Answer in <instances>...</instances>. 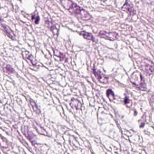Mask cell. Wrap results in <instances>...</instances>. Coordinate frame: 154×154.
<instances>
[{
	"label": "cell",
	"instance_id": "1",
	"mask_svg": "<svg viewBox=\"0 0 154 154\" xmlns=\"http://www.w3.org/2000/svg\"><path fill=\"white\" fill-rule=\"evenodd\" d=\"M60 2L62 6L68 10L69 12L74 14L79 19L84 21H87L92 18V16L88 12L72 1L65 0L61 1Z\"/></svg>",
	"mask_w": 154,
	"mask_h": 154
},
{
	"label": "cell",
	"instance_id": "2",
	"mask_svg": "<svg viewBox=\"0 0 154 154\" xmlns=\"http://www.w3.org/2000/svg\"><path fill=\"white\" fill-rule=\"evenodd\" d=\"M98 36L103 39H106L110 41H114L118 39V34L116 32H108L102 30L100 31Z\"/></svg>",
	"mask_w": 154,
	"mask_h": 154
},
{
	"label": "cell",
	"instance_id": "3",
	"mask_svg": "<svg viewBox=\"0 0 154 154\" xmlns=\"http://www.w3.org/2000/svg\"><path fill=\"white\" fill-rule=\"evenodd\" d=\"M92 72L96 79L98 80L102 84H107V83L108 82V77L106 76L101 72L96 69L95 67L92 69Z\"/></svg>",
	"mask_w": 154,
	"mask_h": 154
},
{
	"label": "cell",
	"instance_id": "4",
	"mask_svg": "<svg viewBox=\"0 0 154 154\" xmlns=\"http://www.w3.org/2000/svg\"><path fill=\"white\" fill-rule=\"evenodd\" d=\"M142 66L143 70L148 75L154 74V64L151 62L144 60L142 63Z\"/></svg>",
	"mask_w": 154,
	"mask_h": 154
},
{
	"label": "cell",
	"instance_id": "5",
	"mask_svg": "<svg viewBox=\"0 0 154 154\" xmlns=\"http://www.w3.org/2000/svg\"><path fill=\"white\" fill-rule=\"evenodd\" d=\"M21 130H22L23 134L25 135V137H26L30 141L33 143V144H34L36 143V140L35 136L33 134V133L32 132H31L29 130V129L27 127L23 126L21 128Z\"/></svg>",
	"mask_w": 154,
	"mask_h": 154
},
{
	"label": "cell",
	"instance_id": "6",
	"mask_svg": "<svg viewBox=\"0 0 154 154\" xmlns=\"http://www.w3.org/2000/svg\"><path fill=\"white\" fill-rule=\"evenodd\" d=\"M23 56L24 59L29 63V65L33 66H36L37 65V61L29 53L27 52H24Z\"/></svg>",
	"mask_w": 154,
	"mask_h": 154
},
{
	"label": "cell",
	"instance_id": "7",
	"mask_svg": "<svg viewBox=\"0 0 154 154\" xmlns=\"http://www.w3.org/2000/svg\"><path fill=\"white\" fill-rule=\"evenodd\" d=\"M122 10L126 11L130 15H133L136 13V11L133 8V6L128 1H126L124 6L122 7Z\"/></svg>",
	"mask_w": 154,
	"mask_h": 154
},
{
	"label": "cell",
	"instance_id": "8",
	"mask_svg": "<svg viewBox=\"0 0 154 154\" xmlns=\"http://www.w3.org/2000/svg\"><path fill=\"white\" fill-rule=\"evenodd\" d=\"M1 28L6 33L8 37L10 38V39H15V35L14 34L13 32L12 31V30L10 29L9 27L6 26V25H4V24H2L1 25Z\"/></svg>",
	"mask_w": 154,
	"mask_h": 154
},
{
	"label": "cell",
	"instance_id": "9",
	"mask_svg": "<svg viewBox=\"0 0 154 154\" xmlns=\"http://www.w3.org/2000/svg\"><path fill=\"white\" fill-rule=\"evenodd\" d=\"M45 23H46V26H47V27L49 28L50 31H52L54 34H56V33H58L56 25L54 24L52 21H50L48 20H46L45 21Z\"/></svg>",
	"mask_w": 154,
	"mask_h": 154
},
{
	"label": "cell",
	"instance_id": "10",
	"mask_svg": "<svg viewBox=\"0 0 154 154\" xmlns=\"http://www.w3.org/2000/svg\"><path fill=\"white\" fill-rule=\"evenodd\" d=\"M79 34L82 35V36L84 38V39H86L95 42L96 39L93 36V35L91 33H88L86 31H82L79 33Z\"/></svg>",
	"mask_w": 154,
	"mask_h": 154
},
{
	"label": "cell",
	"instance_id": "11",
	"mask_svg": "<svg viewBox=\"0 0 154 154\" xmlns=\"http://www.w3.org/2000/svg\"><path fill=\"white\" fill-rule=\"evenodd\" d=\"M70 105L73 108H75L76 109H80L81 107V104L80 102L77 99H73L70 103Z\"/></svg>",
	"mask_w": 154,
	"mask_h": 154
},
{
	"label": "cell",
	"instance_id": "12",
	"mask_svg": "<svg viewBox=\"0 0 154 154\" xmlns=\"http://www.w3.org/2000/svg\"><path fill=\"white\" fill-rule=\"evenodd\" d=\"M54 55L60 58V61H65V62H67V61L66 57V55L63 53L59 52L57 50H55L54 51Z\"/></svg>",
	"mask_w": 154,
	"mask_h": 154
},
{
	"label": "cell",
	"instance_id": "13",
	"mask_svg": "<svg viewBox=\"0 0 154 154\" xmlns=\"http://www.w3.org/2000/svg\"><path fill=\"white\" fill-rule=\"evenodd\" d=\"M31 19H32V21L34 22L35 24H38L39 23L40 19V17L38 15V13L37 11H35L32 14Z\"/></svg>",
	"mask_w": 154,
	"mask_h": 154
},
{
	"label": "cell",
	"instance_id": "14",
	"mask_svg": "<svg viewBox=\"0 0 154 154\" xmlns=\"http://www.w3.org/2000/svg\"><path fill=\"white\" fill-rule=\"evenodd\" d=\"M106 96L110 101H113L115 99V95L114 92L111 89L107 90L106 91Z\"/></svg>",
	"mask_w": 154,
	"mask_h": 154
},
{
	"label": "cell",
	"instance_id": "15",
	"mask_svg": "<svg viewBox=\"0 0 154 154\" xmlns=\"http://www.w3.org/2000/svg\"><path fill=\"white\" fill-rule=\"evenodd\" d=\"M30 103L31 105L32 106V108H33V109L34 110V111L35 113H37V114H39L40 113V110L38 109V107L37 106L35 102L34 101H33L32 99H30Z\"/></svg>",
	"mask_w": 154,
	"mask_h": 154
},
{
	"label": "cell",
	"instance_id": "16",
	"mask_svg": "<svg viewBox=\"0 0 154 154\" xmlns=\"http://www.w3.org/2000/svg\"><path fill=\"white\" fill-rule=\"evenodd\" d=\"M4 70L5 72L7 73L8 74H11L14 72L13 69L12 68V67L11 66H10V65H7L4 68Z\"/></svg>",
	"mask_w": 154,
	"mask_h": 154
},
{
	"label": "cell",
	"instance_id": "17",
	"mask_svg": "<svg viewBox=\"0 0 154 154\" xmlns=\"http://www.w3.org/2000/svg\"><path fill=\"white\" fill-rule=\"evenodd\" d=\"M124 102H125V104H128V103H129L130 100H129V99H128V97H125V100H124Z\"/></svg>",
	"mask_w": 154,
	"mask_h": 154
},
{
	"label": "cell",
	"instance_id": "18",
	"mask_svg": "<svg viewBox=\"0 0 154 154\" xmlns=\"http://www.w3.org/2000/svg\"><path fill=\"white\" fill-rule=\"evenodd\" d=\"M1 20H1V18H0V22H1Z\"/></svg>",
	"mask_w": 154,
	"mask_h": 154
}]
</instances>
